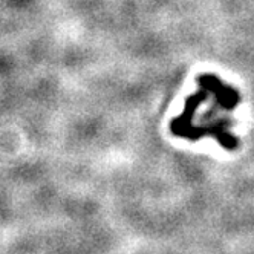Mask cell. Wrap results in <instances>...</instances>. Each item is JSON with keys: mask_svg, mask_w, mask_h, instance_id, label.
Segmentation results:
<instances>
[{"mask_svg": "<svg viewBox=\"0 0 254 254\" xmlns=\"http://www.w3.org/2000/svg\"><path fill=\"white\" fill-rule=\"evenodd\" d=\"M199 84H201L208 92H213L217 103H219L227 111H231L239 103V94L234 89L227 87L221 83V80H217L213 75H204L199 78Z\"/></svg>", "mask_w": 254, "mask_h": 254, "instance_id": "1", "label": "cell"}]
</instances>
